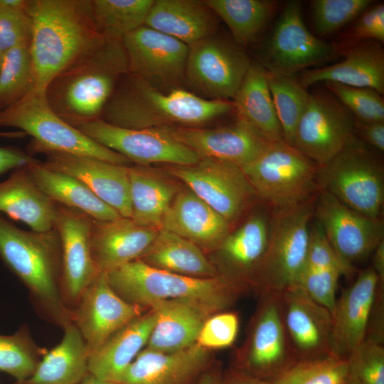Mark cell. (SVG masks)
<instances>
[{"mask_svg":"<svg viewBox=\"0 0 384 384\" xmlns=\"http://www.w3.org/2000/svg\"><path fill=\"white\" fill-rule=\"evenodd\" d=\"M319 190H325L350 208L381 218L384 171L381 161L354 136L331 161L319 166Z\"/></svg>","mask_w":384,"mask_h":384,"instance_id":"obj_9","label":"cell"},{"mask_svg":"<svg viewBox=\"0 0 384 384\" xmlns=\"http://www.w3.org/2000/svg\"><path fill=\"white\" fill-rule=\"evenodd\" d=\"M155 322L149 308L112 335L89 356L88 373L117 383V380L148 343Z\"/></svg>","mask_w":384,"mask_h":384,"instance_id":"obj_32","label":"cell"},{"mask_svg":"<svg viewBox=\"0 0 384 384\" xmlns=\"http://www.w3.org/2000/svg\"><path fill=\"white\" fill-rule=\"evenodd\" d=\"M348 375L347 359L330 354L297 361L272 384H345Z\"/></svg>","mask_w":384,"mask_h":384,"instance_id":"obj_43","label":"cell"},{"mask_svg":"<svg viewBox=\"0 0 384 384\" xmlns=\"http://www.w3.org/2000/svg\"><path fill=\"white\" fill-rule=\"evenodd\" d=\"M168 171L230 224L257 198L241 168L231 163L200 158L191 165H173Z\"/></svg>","mask_w":384,"mask_h":384,"instance_id":"obj_12","label":"cell"},{"mask_svg":"<svg viewBox=\"0 0 384 384\" xmlns=\"http://www.w3.org/2000/svg\"><path fill=\"white\" fill-rule=\"evenodd\" d=\"M319 166L285 141L270 144L241 168L257 196L272 209L302 205L319 191Z\"/></svg>","mask_w":384,"mask_h":384,"instance_id":"obj_7","label":"cell"},{"mask_svg":"<svg viewBox=\"0 0 384 384\" xmlns=\"http://www.w3.org/2000/svg\"><path fill=\"white\" fill-rule=\"evenodd\" d=\"M356 41L384 42V4L379 3L368 7L356 21L351 32Z\"/></svg>","mask_w":384,"mask_h":384,"instance_id":"obj_50","label":"cell"},{"mask_svg":"<svg viewBox=\"0 0 384 384\" xmlns=\"http://www.w3.org/2000/svg\"><path fill=\"white\" fill-rule=\"evenodd\" d=\"M251 63L235 43L212 35L188 46L184 82L203 98L232 100Z\"/></svg>","mask_w":384,"mask_h":384,"instance_id":"obj_10","label":"cell"},{"mask_svg":"<svg viewBox=\"0 0 384 384\" xmlns=\"http://www.w3.org/2000/svg\"><path fill=\"white\" fill-rule=\"evenodd\" d=\"M0 213L26 224L32 230L44 232L55 227L57 203L36 186L26 165L12 170L0 182Z\"/></svg>","mask_w":384,"mask_h":384,"instance_id":"obj_30","label":"cell"},{"mask_svg":"<svg viewBox=\"0 0 384 384\" xmlns=\"http://www.w3.org/2000/svg\"><path fill=\"white\" fill-rule=\"evenodd\" d=\"M345 384H361V383L355 378L351 375H348V380H346Z\"/></svg>","mask_w":384,"mask_h":384,"instance_id":"obj_58","label":"cell"},{"mask_svg":"<svg viewBox=\"0 0 384 384\" xmlns=\"http://www.w3.org/2000/svg\"><path fill=\"white\" fill-rule=\"evenodd\" d=\"M3 57H4V53H2L0 50V70H1V65H2Z\"/></svg>","mask_w":384,"mask_h":384,"instance_id":"obj_59","label":"cell"},{"mask_svg":"<svg viewBox=\"0 0 384 384\" xmlns=\"http://www.w3.org/2000/svg\"><path fill=\"white\" fill-rule=\"evenodd\" d=\"M354 130L374 149L384 151V122H363L354 121Z\"/></svg>","mask_w":384,"mask_h":384,"instance_id":"obj_51","label":"cell"},{"mask_svg":"<svg viewBox=\"0 0 384 384\" xmlns=\"http://www.w3.org/2000/svg\"><path fill=\"white\" fill-rule=\"evenodd\" d=\"M34 351L26 333L0 334V370L15 378L19 384L28 380L37 366Z\"/></svg>","mask_w":384,"mask_h":384,"instance_id":"obj_46","label":"cell"},{"mask_svg":"<svg viewBox=\"0 0 384 384\" xmlns=\"http://www.w3.org/2000/svg\"><path fill=\"white\" fill-rule=\"evenodd\" d=\"M34 89L45 92L63 70L107 39L92 0H28Z\"/></svg>","mask_w":384,"mask_h":384,"instance_id":"obj_1","label":"cell"},{"mask_svg":"<svg viewBox=\"0 0 384 384\" xmlns=\"http://www.w3.org/2000/svg\"><path fill=\"white\" fill-rule=\"evenodd\" d=\"M195 384H223V380L220 373L217 370H204Z\"/></svg>","mask_w":384,"mask_h":384,"instance_id":"obj_55","label":"cell"},{"mask_svg":"<svg viewBox=\"0 0 384 384\" xmlns=\"http://www.w3.org/2000/svg\"><path fill=\"white\" fill-rule=\"evenodd\" d=\"M75 128L97 144L140 166L154 163L186 166L200 159L191 149L176 140L166 127L130 129L99 118Z\"/></svg>","mask_w":384,"mask_h":384,"instance_id":"obj_13","label":"cell"},{"mask_svg":"<svg viewBox=\"0 0 384 384\" xmlns=\"http://www.w3.org/2000/svg\"><path fill=\"white\" fill-rule=\"evenodd\" d=\"M166 128L176 140L200 158L223 161L240 167L255 160L272 143L238 120L216 128Z\"/></svg>","mask_w":384,"mask_h":384,"instance_id":"obj_22","label":"cell"},{"mask_svg":"<svg viewBox=\"0 0 384 384\" xmlns=\"http://www.w3.org/2000/svg\"><path fill=\"white\" fill-rule=\"evenodd\" d=\"M139 260L154 267L188 277L209 278L220 274L198 245L164 229L159 230Z\"/></svg>","mask_w":384,"mask_h":384,"instance_id":"obj_37","label":"cell"},{"mask_svg":"<svg viewBox=\"0 0 384 384\" xmlns=\"http://www.w3.org/2000/svg\"><path fill=\"white\" fill-rule=\"evenodd\" d=\"M354 272L332 247L319 227L312 228L307 259L297 287L331 313L338 280Z\"/></svg>","mask_w":384,"mask_h":384,"instance_id":"obj_29","label":"cell"},{"mask_svg":"<svg viewBox=\"0 0 384 384\" xmlns=\"http://www.w3.org/2000/svg\"><path fill=\"white\" fill-rule=\"evenodd\" d=\"M93 220L79 210L57 204L54 228L61 246V282L73 299H79L100 274L91 251Z\"/></svg>","mask_w":384,"mask_h":384,"instance_id":"obj_21","label":"cell"},{"mask_svg":"<svg viewBox=\"0 0 384 384\" xmlns=\"http://www.w3.org/2000/svg\"><path fill=\"white\" fill-rule=\"evenodd\" d=\"M33 88L34 76L30 43L5 51L0 70V110L16 102Z\"/></svg>","mask_w":384,"mask_h":384,"instance_id":"obj_42","label":"cell"},{"mask_svg":"<svg viewBox=\"0 0 384 384\" xmlns=\"http://www.w3.org/2000/svg\"><path fill=\"white\" fill-rule=\"evenodd\" d=\"M266 75L284 139L292 146L297 127L306 110L310 93L294 76L267 70Z\"/></svg>","mask_w":384,"mask_h":384,"instance_id":"obj_40","label":"cell"},{"mask_svg":"<svg viewBox=\"0 0 384 384\" xmlns=\"http://www.w3.org/2000/svg\"><path fill=\"white\" fill-rule=\"evenodd\" d=\"M231 112L232 100L205 99L181 87L162 90L127 73L100 119L130 129L196 127Z\"/></svg>","mask_w":384,"mask_h":384,"instance_id":"obj_2","label":"cell"},{"mask_svg":"<svg viewBox=\"0 0 384 384\" xmlns=\"http://www.w3.org/2000/svg\"><path fill=\"white\" fill-rule=\"evenodd\" d=\"M223 384H272V383L240 371L231 375L227 380H223Z\"/></svg>","mask_w":384,"mask_h":384,"instance_id":"obj_54","label":"cell"},{"mask_svg":"<svg viewBox=\"0 0 384 384\" xmlns=\"http://www.w3.org/2000/svg\"><path fill=\"white\" fill-rule=\"evenodd\" d=\"M0 259L49 309L65 314L59 292L61 246L55 228L25 230L0 213Z\"/></svg>","mask_w":384,"mask_h":384,"instance_id":"obj_5","label":"cell"},{"mask_svg":"<svg viewBox=\"0 0 384 384\" xmlns=\"http://www.w3.org/2000/svg\"><path fill=\"white\" fill-rule=\"evenodd\" d=\"M206 4L227 25L234 42L246 46L255 41L277 9L270 0H206Z\"/></svg>","mask_w":384,"mask_h":384,"instance_id":"obj_39","label":"cell"},{"mask_svg":"<svg viewBox=\"0 0 384 384\" xmlns=\"http://www.w3.org/2000/svg\"><path fill=\"white\" fill-rule=\"evenodd\" d=\"M155 322L146 347L161 352H174L196 343L200 330L212 314L196 304L169 300L150 307Z\"/></svg>","mask_w":384,"mask_h":384,"instance_id":"obj_31","label":"cell"},{"mask_svg":"<svg viewBox=\"0 0 384 384\" xmlns=\"http://www.w3.org/2000/svg\"><path fill=\"white\" fill-rule=\"evenodd\" d=\"M262 295L240 362L242 372L272 383L298 361L284 326L280 294Z\"/></svg>","mask_w":384,"mask_h":384,"instance_id":"obj_11","label":"cell"},{"mask_svg":"<svg viewBox=\"0 0 384 384\" xmlns=\"http://www.w3.org/2000/svg\"><path fill=\"white\" fill-rule=\"evenodd\" d=\"M346 359L349 375L361 384H384L383 343L365 338Z\"/></svg>","mask_w":384,"mask_h":384,"instance_id":"obj_47","label":"cell"},{"mask_svg":"<svg viewBox=\"0 0 384 384\" xmlns=\"http://www.w3.org/2000/svg\"><path fill=\"white\" fill-rule=\"evenodd\" d=\"M78 384H117L116 383L103 380L94 376L89 373Z\"/></svg>","mask_w":384,"mask_h":384,"instance_id":"obj_56","label":"cell"},{"mask_svg":"<svg viewBox=\"0 0 384 384\" xmlns=\"http://www.w3.org/2000/svg\"><path fill=\"white\" fill-rule=\"evenodd\" d=\"M132 219L160 230L165 213L178 192L175 184L141 166H129Z\"/></svg>","mask_w":384,"mask_h":384,"instance_id":"obj_38","label":"cell"},{"mask_svg":"<svg viewBox=\"0 0 384 384\" xmlns=\"http://www.w3.org/2000/svg\"><path fill=\"white\" fill-rule=\"evenodd\" d=\"M79 299L75 326L85 342L89 356L144 311V307L119 296L109 284L105 273H100Z\"/></svg>","mask_w":384,"mask_h":384,"instance_id":"obj_18","label":"cell"},{"mask_svg":"<svg viewBox=\"0 0 384 384\" xmlns=\"http://www.w3.org/2000/svg\"><path fill=\"white\" fill-rule=\"evenodd\" d=\"M112 289L125 301L142 307L169 300H183L212 314L230 306L245 287L225 274L201 278L154 267L139 259L105 273Z\"/></svg>","mask_w":384,"mask_h":384,"instance_id":"obj_4","label":"cell"},{"mask_svg":"<svg viewBox=\"0 0 384 384\" xmlns=\"http://www.w3.org/2000/svg\"><path fill=\"white\" fill-rule=\"evenodd\" d=\"M373 269L377 274L379 285H384V240H382L373 251Z\"/></svg>","mask_w":384,"mask_h":384,"instance_id":"obj_53","label":"cell"},{"mask_svg":"<svg viewBox=\"0 0 384 384\" xmlns=\"http://www.w3.org/2000/svg\"><path fill=\"white\" fill-rule=\"evenodd\" d=\"M231 224L190 189L178 191L165 213L161 229L174 233L199 247L218 248Z\"/></svg>","mask_w":384,"mask_h":384,"instance_id":"obj_26","label":"cell"},{"mask_svg":"<svg viewBox=\"0 0 384 384\" xmlns=\"http://www.w3.org/2000/svg\"><path fill=\"white\" fill-rule=\"evenodd\" d=\"M355 119L328 90L310 94L292 146L319 166L336 156L354 137Z\"/></svg>","mask_w":384,"mask_h":384,"instance_id":"obj_15","label":"cell"},{"mask_svg":"<svg viewBox=\"0 0 384 384\" xmlns=\"http://www.w3.org/2000/svg\"><path fill=\"white\" fill-rule=\"evenodd\" d=\"M218 18L205 1L154 0L144 25L189 46L212 36Z\"/></svg>","mask_w":384,"mask_h":384,"instance_id":"obj_33","label":"cell"},{"mask_svg":"<svg viewBox=\"0 0 384 384\" xmlns=\"http://www.w3.org/2000/svg\"><path fill=\"white\" fill-rule=\"evenodd\" d=\"M371 0H314L311 3V20L316 33L331 34L358 17Z\"/></svg>","mask_w":384,"mask_h":384,"instance_id":"obj_44","label":"cell"},{"mask_svg":"<svg viewBox=\"0 0 384 384\" xmlns=\"http://www.w3.org/2000/svg\"><path fill=\"white\" fill-rule=\"evenodd\" d=\"M270 215L257 213L234 231L217 248L227 276L242 284L257 286L258 270L265 256L269 237Z\"/></svg>","mask_w":384,"mask_h":384,"instance_id":"obj_28","label":"cell"},{"mask_svg":"<svg viewBox=\"0 0 384 384\" xmlns=\"http://www.w3.org/2000/svg\"><path fill=\"white\" fill-rule=\"evenodd\" d=\"M36 186L53 202L79 210L95 220H111L121 215L78 179L44 167L40 161L27 165Z\"/></svg>","mask_w":384,"mask_h":384,"instance_id":"obj_35","label":"cell"},{"mask_svg":"<svg viewBox=\"0 0 384 384\" xmlns=\"http://www.w3.org/2000/svg\"><path fill=\"white\" fill-rule=\"evenodd\" d=\"M154 0H92L94 17L107 38H122L144 24Z\"/></svg>","mask_w":384,"mask_h":384,"instance_id":"obj_41","label":"cell"},{"mask_svg":"<svg viewBox=\"0 0 384 384\" xmlns=\"http://www.w3.org/2000/svg\"><path fill=\"white\" fill-rule=\"evenodd\" d=\"M284 326L297 361L331 354V311L299 287L279 294Z\"/></svg>","mask_w":384,"mask_h":384,"instance_id":"obj_19","label":"cell"},{"mask_svg":"<svg viewBox=\"0 0 384 384\" xmlns=\"http://www.w3.org/2000/svg\"><path fill=\"white\" fill-rule=\"evenodd\" d=\"M89 353L75 324L65 325L61 342L37 364L32 375L21 384H78L88 373Z\"/></svg>","mask_w":384,"mask_h":384,"instance_id":"obj_36","label":"cell"},{"mask_svg":"<svg viewBox=\"0 0 384 384\" xmlns=\"http://www.w3.org/2000/svg\"><path fill=\"white\" fill-rule=\"evenodd\" d=\"M336 54L329 43L313 35L302 17L299 1H289L265 43L260 63L267 70L293 76Z\"/></svg>","mask_w":384,"mask_h":384,"instance_id":"obj_14","label":"cell"},{"mask_svg":"<svg viewBox=\"0 0 384 384\" xmlns=\"http://www.w3.org/2000/svg\"><path fill=\"white\" fill-rule=\"evenodd\" d=\"M324 85L350 112L356 120L363 122H384L382 94L369 87H357L326 82Z\"/></svg>","mask_w":384,"mask_h":384,"instance_id":"obj_45","label":"cell"},{"mask_svg":"<svg viewBox=\"0 0 384 384\" xmlns=\"http://www.w3.org/2000/svg\"><path fill=\"white\" fill-rule=\"evenodd\" d=\"M0 137H19L20 134L18 132H0Z\"/></svg>","mask_w":384,"mask_h":384,"instance_id":"obj_57","label":"cell"},{"mask_svg":"<svg viewBox=\"0 0 384 384\" xmlns=\"http://www.w3.org/2000/svg\"><path fill=\"white\" fill-rule=\"evenodd\" d=\"M127 73L122 39L107 38L59 73L47 87L46 97L53 110L75 127L101 117Z\"/></svg>","mask_w":384,"mask_h":384,"instance_id":"obj_3","label":"cell"},{"mask_svg":"<svg viewBox=\"0 0 384 384\" xmlns=\"http://www.w3.org/2000/svg\"><path fill=\"white\" fill-rule=\"evenodd\" d=\"M306 88L318 82L369 87L384 93V50L373 41H360L339 63L304 71L298 79Z\"/></svg>","mask_w":384,"mask_h":384,"instance_id":"obj_27","label":"cell"},{"mask_svg":"<svg viewBox=\"0 0 384 384\" xmlns=\"http://www.w3.org/2000/svg\"><path fill=\"white\" fill-rule=\"evenodd\" d=\"M159 231L122 216L111 220H93L91 251L100 273L139 259Z\"/></svg>","mask_w":384,"mask_h":384,"instance_id":"obj_25","label":"cell"},{"mask_svg":"<svg viewBox=\"0 0 384 384\" xmlns=\"http://www.w3.org/2000/svg\"><path fill=\"white\" fill-rule=\"evenodd\" d=\"M378 287V277L370 267L336 299L331 311V355L347 358L365 339Z\"/></svg>","mask_w":384,"mask_h":384,"instance_id":"obj_23","label":"cell"},{"mask_svg":"<svg viewBox=\"0 0 384 384\" xmlns=\"http://www.w3.org/2000/svg\"><path fill=\"white\" fill-rule=\"evenodd\" d=\"M128 73L168 91L184 82L188 46L142 25L122 38Z\"/></svg>","mask_w":384,"mask_h":384,"instance_id":"obj_16","label":"cell"},{"mask_svg":"<svg viewBox=\"0 0 384 384\" xmlns=\"http://www.w3.org/2000/svg\"><path fill=\"white\" fill-rule=\"evenodd\" d=\"M208 350L197 343L183 350L143 349L117 380V384H193L206 368Z\"/></svg>","mask_w":384,"mask_h":384,"instance_id":"obj_24","label":"cell"},{"mask_svg":"<svg viewBox=\"0 0 384 384\" xmlns=\"http://www.w3.org/2000/svg\"><path fill=\"white\" fill-rule=\"evenodd\" d=\"M238 330V314L232 311H220L206 319L196 343L207 350L227 348L235 342Z\"/></svg>","mask_w":384,"mask_h":384,"instance_id":"obj_48","label":"cell"},{"mask_svg":"<svg viewBox=\"0 0 384 384\" xmlns=\"http://www.w3.org/2000/svg\"><path fill=\"white\" fill-rule=\"evenodd\" d=\"M314 217L336 253L352 265L373 252L384 240L381 218L350 208L325 190L316 195Z\"/></svg>","mask_w":384,"mask_h":384,"instance_id":"obj_17","label":"cell"},{"mask_svg":"<svg viewBox=\"0 0 384 384\" xmlns=\"http://www.w3.org/2000/svg\"><path fill=\"white\" fill-rule=\"evenodd\" d=\"M0 127L20 129L32 137L31 151H57L129 166V160L91 139L60 117L45 92L33 88L13 105L0 110Z\"/></svg>","mask_w":384,"mask_h":384,"instance_id":"obj_6","label":"cell"},{"mask_svg":"<svg viewBox=\"0 0 384 384\" xmlns=\"http://www.w3.org/2000/svg\"><path fill=\"white\" fill-rule=\"evenodd\" d=\"M237 120L271 142L284 141L269 90L266 70L251 63L232 100Z\"/></svg>","mask_w":384,"mask_h":384,"instance_id":"obj_34","label":"cell"},{"mask_svg":"<svg viewBox=\"0 0 384 384\" xmlns=\"http://www.w3.org/2000/svg\"><path fill=\"white\" fill-rule=\"evenodd\" d=\"M38 159L13 146H0V175L28 165Z\"/></svg>","mask_w":384,"mask_h":384,"instance_id":"obj_52","label":"cell"},{"mask_svg":"<svg viewBox=\"0 0 384 384\" xmlns=\"http://www.w3.org/2000/svg\"><path fill=\"white\" fill-rule=\"evenodd\" d=\"M43 154L44 167L78 179L121 216L132 218L129 166L63 152Z\"/></svg>","mask_w":384,"mask_h":384,"instance_id":"obj_20","label":"cell"},{"mask_svg":"<svg viewBox=\"0 0 384 384\" xmlns=\"http://www.w3.org/2000/svg\"><path fill=\"white\" fill-rule=\"evenodd\" d=\"M31 20L27 6L12 8L0 4V50L4 53L18 45L31 43Z\"/></svg>","mask_w":384,"mask_h":384,"instance_id":"obj_49","label":"cell"},{"mask_svg":"<svg viewBox=\"0 0 384 384\" xmlns=\"http://www.w3.org/2000/svg\"><path fill=\"white\" fill-rule=\"evenodd\" d=\"M316 197L295 207L272 209L267 247L256 279L262 294H282L297 287L308 256Z\"/></svg>","mask_w":384,"mask_h":384,"instance_id":"obj_8","label":"cell"}]
</instances>
